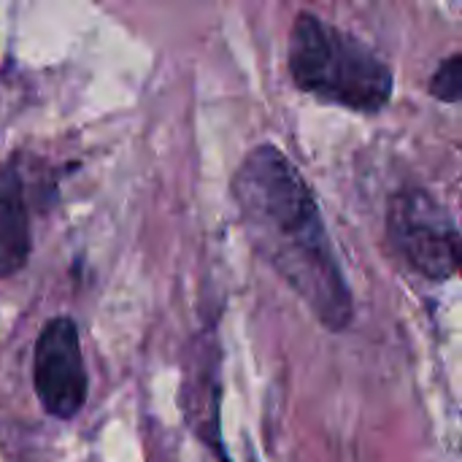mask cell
Returning a JSON list of instances; mask_svg holds the SVG:
<instances>
[{"instance_id":"obj_6","label":"cell","mask_w":462,"mask_h":462,"mask_svg":"<svg viewBox=\"0 0 462 462\" xmlns=\"http://www.w3.org/2000/svg\"><path fill=\"white\" fill-rule=\"evenodd\" d=\"M32 219L19 157L0 165V279H11L30 263Z\"/></svg>"},{"instance_id":"obj_3","label":"cell","mask_w":462,"mask_h":462,"mask_svg":"<svg viewBox=\"0 0 462 462\" xmlns=\"http://www.w3.org/2000/svg\"><path fill=\"white\" fill-rule=\"evenodd\" d=\"M387 241L422 279L449 282L462 260L460 227L452 211L425 187H403L387 203Z\"/></svg>"},{"instance_id":"obj_5","label":"cell","mask_w":462,"mask_h":462,"mask_svg":"<svg viewBox=\"0 0 462 462\" xmlns=\"http://www.w3.org/2000/svg\"><path fill=\"white\" fill-rule=\"evenodd\" d=\"M198 363L187 368L184 390H181V406L187 425L203 441L214 460L233 462L227 455V447L222 441V376H219V346L217 338L211 336L208 341L203 338L195 346Z\"/></svg>"},{"instance_id":"obj_1","label":"cell","mask_w":462,"mask_h":462,"mask_svg":"<svg viewBox=\"0 0 462 462\" xmlns=\"http://www.w3.org/2000/svg\"><path fill=\"white\" fill-rule=\"evenodd\" d=\"M249 246L330 333L355 322V295L338 263L319 200L300 168L271 141L246 152L230 179Z\"/></svg>"},{"instance_id":"obj_7","label":"cell","mask_w":462,"mask_h":462,"mask_svg":"<svg viewBox=\"0 0 462 462\" xmlns=\"http://www.w3.org/2000/svg\"><path fill=\"white\" fill-rule=\"evenodd\" d=\"M428 92L433 100L447 103V106H457L462 100V54L455 51L447 60L439 62L436 73L430 76Z\"/></svg>"},{"instance_id":"obj_2","label":"cell","mask_w":462,"mask_h":462,"mask_svg":"<svg viewBox=\"0 0 462 462\" xmlns=\"http://www.w3.org/2000/svg\"><path fill=\"white\" fill-rule=\"evenodd\" d=\"M287 73L298 92L355 114H382L395 95L393 65L360 35L303 8L287 38Z\"/></svg>"},{"instance_id":"obj_4","label":"cell","mask_w":462,"mask_h":462,"mask_svg":"<svg viewBox=\"0 0 462 462\" xmlns=\"http://www.w3.org/2000/svg\"><path fill=\"white\" fill-rule=\"evenodd\" d=\"M32 390L41 409L60 422L76 420L87 406L89 374L73 317L60 314L43 322L32 346Z\"/></svg>"}]
</instances>
